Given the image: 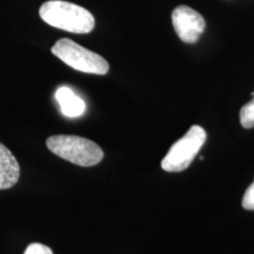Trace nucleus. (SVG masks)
<instances>
[{"instance_id": "obj_5", "label": "nucleus", "mask_w": 254, "mask_h": 254, "mask_svg": "<svg viewBox=\"0 0 254 254\" xmlns=\"http://www.w3.org/2000/svg\"><path fill=\"white\" fill-rule=\"evenodd\" d=\"M172 24L178 37L187 44L196 43L206 27L204 17L185 5L174 8Z\"/></svg>"}, {"instance_id": "obj_10", "label": "nucleus", "mask_w": 254, "mask_h": 254, "mask_svg": "<svg viewBox=\"0 0 254 254\" xmlns=\"http://www.w3.org/2000/svg\"><path fill=\"white\" fill-rule=\"evenodd\" d=\"M243 207L249 211H254V182L243 196Z\"/></svg>"}, {"instance_id": "obj_2", "label": "nucleus", "mask_w": 254, "mask_h": 254, "mask_svg": "<svg viewBox=\"0 0 254 254\" xmlns=\"http://www.w3.org/2000/svg\"><path fill=\"white\" fill-rule=\"evenodd\" d=\"M46 146L52 153L82 167L98 165L104 158L99 145L78 135H52L46 140Z\"/></svg>"}, {"instance_id": "obj_9", "label": "nucleus", "mask_w": 254, "mask_h": 254, "mask_svg": "<svg viewBox=\"0 0 254 254\" xmlns=\"http://www.w3.org/2000/svg\"><path fill=\"white\" fill-rule=\"evenodd\" d=\"M24 254H53V252L49 246L39 243H33L26 247Z\"/></svg>"}, {"instance_id": "obj_3", "label": "nucleus", "mask_w": 254, "mask_h": 254, "mask_svg": "<svg viewBox=\"0 0 254 254\" xmlns=\"http://www.w3.org/2000/svg\"><path fill=\"white\" fill-rule=\"evenodd\" d=\"M52 53L69 67L84 73L104 75L110 69L109 63L103 57L66 38L57 41Z\"/></svg>"}, {"instance_id": "obj_6", "label": "nucleus", "mask_w": 254, "mask_h": 254, "mask_svg": "<svg viewBox=\"0 0 254 254\" xmlns=\"http://www.w3.org/2000/svg\"><path fill=\"white\" fill-rule=\"evenodd\" d=\"M20 178L18 160L4 144L0 142V190L13 187Z\"/></svg>"}, {"instance_id": "obj_7", "label": "nucleus", "mask_w": 254, "mask_h": 254, "mask_svg": "<svg viewBox=\"0 0 254 254\" xmlns=\"http://www.w3.org/2000/svg\"><path fill=\"white\" fill-rule=\"evenodd\" d=\"M56 99L60 105L62 112L69 118H77L85 113L86 104L73 92L71 88L64 86L56 92Z\"/></svg>"}, {"instance_id": "obj_8", "label": "nucleus", "mask_w": 254, "mask_h": 254, "mask_svg": "<svg viewBox=\"0 0 254 254\" xmlns=\"http://www.w3.org/2000/svg\"><path fill=\"white\" fill-rule=\"evenodd\" d=\"M252 95L253 99L244 105L240 110V124L244 128L254 127V92Z\"/></svg>"}, {"instance_id": "obj_4", "label": "nucleus", "mask_w": 254, "mask_h": 254, "mask_svg": "<svg viewBox=\"0 0 254 254\" xmlns=\"http://www.w3.org/2000/svg\"><path fill=\"white\" fill-rule=\"evenodd\" d=\"M206 131L199 125H193L182 139L174 142L166 157L161 161V167L166 172H182L192 164L200 148L205 144Z\"/></svg>"}, {"instance_id": "obj_1", "label": "nucleus", "mask_w": 254, "mask_h": 254, "mask_svg": "<svg viewBox=\"0 0 254 254\" xmlns=\"http://www.w3.org/2000/svg\"><path fill=\"white\" fill-rule=\"evenodd\" d=\"M40 18L51 26L72 33H90L95 26L94 17L81 6L63 0H50L41 5Z\"/></svg>"}]
</instances>
